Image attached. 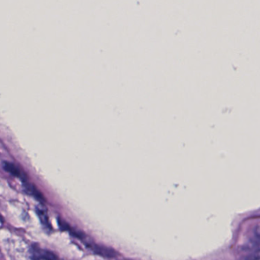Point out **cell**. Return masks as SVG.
<instances>
[{
	"label": "cell",
	"mask_w": 260,
	"mask_h": 260,
	"mask_svg": "<svg viewBox=\"0 0 260 260\" xmlns=\"http://www.w3.org/2000/svg\"><path fill=\"white\" fill-rule=\"evenodd\" d=\"M3 168H4V169L6 170L8 173L12 174L14 177H18V178L21 179V180H27V177H26L25 174L23 173L21 170L20 169L17 165H14L13 163L5 162V163L3 164Z\"/></svg>",
	"instance_id": "6da1fadb"
},
{
	"label": "cell",
	"mask_w": 260,
	"mask_h": 260,
	"mask_svg": "<svg viewBox=\"0 0 260 260\" xmlns=\"http://www.w3.org/2000/svg\"><path fill=\"white\" fill-rule=\"evenodd\" d=\"M24 187H25V190L27 191L29 194L34 196L35 198L41 200V201H44V198L42 194L39 192V190H38L35 186H33V185L29 183H24Z\"/></svg>",
	"instance_id": "7a4b0ae2"
},
{
	"label": "cell",
	"mask_w": 260,
	"mask_h": 260,
	"mask_svg": "<svg viewBox=\"0 0 260 260\" xmlns=\"http://www.w3.org/2000/svg\"><path fill=\"white\" fill-rule=\"evenodd\" d=\"M36 210L37 213H38L41 222H42L44 225L48 226V216H47V210H46L44 206H43V205H39V206L37 207Z\"/></svg>",
	"instance_id": "3957f363"
},
{
	"label": "cell",
	"mask_w": 260,
	"mask_h": 260,
	"mask_svg": "<svg viewBox=\"0 0 260 260\" xmlns=\"http://www.w3.org/2000/svg\"><path fill=\"white\" fill-rule=\"evenodd\" d=\"M38 260H50V259H45V258H42V259H38Z\"/></svg>",
	"instance_id": "277c9868"
}]
</instances>
